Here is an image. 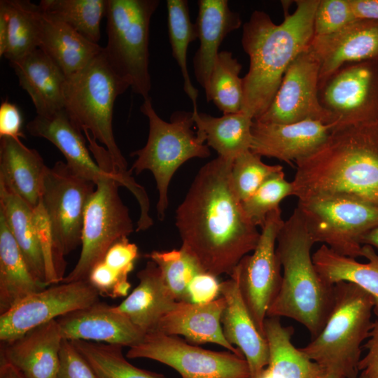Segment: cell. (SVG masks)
Here are the masks:
<instances>
[{
	"label": "cell",
	"mask_w": 378,
	"mask_h": 378,
	"mask_svg": "<svg viewBox=\"0 0 378 378\" xmlns=\"http://www.w3.org/2000/svg\"><path fill=\"white\" fill-rule=\"evenodd\" d=\"M232 162L218 156L202 167L176 211L181 247L216 277L230 276L260 236L232 185Z\"/></svg>",
	"instance_id": "obj_1"
},
{
	"label": "cell",
	"mask_w": 378,
	"mask_h": 378,
	"mask_svg": "<svg viewBox=\"0 0 378 378\" xmlns=\"http://www.w3.org/2000/svg\"><path fill=\"white\" fill-rule=\"evenodd\" d=\"M318 3L296 1L295 10L290 14L286 9L280 24H275L267 13L255 10L243 25L241 45L249 57V68L242 78L241 111L253 120L267 111L286 69L310 46Z\"/></svg>",
	"instance_id": "obj_2"
},
{
	"label": "cell",
	"mask_w": 378,
	"mask_h": 378,
	"mask_svg": "<svg viewBox=\"0 0 378 378\" xmlns=\"http://www.w3.org/2000/svg\"><path fill=\"white\" fill-rule=\"evenodd\" d=\"M295 164L298 200L344 195L378 205V125L336 127L319 149Z\"/></svg>",
	"instance_id": "obj_3"
},
{
	"label": "cell",
	"mask_w": 378,
	"mask_h": 378,
	"mask_svg": "<svg viewBox=\"0 0 378 378\" xmlns=\"http://www.w3.org/2000/svg\"><path fill=\"white\" fill-rule=\"evenodd\" d=\"M315 241L296 207L284 222L276 251L283 269L279 291L267 317H288L304 326L312 338L323 328L334 306V285L327 284L313 263Z\"/></svg>",
	"instance_id": "obj_4"
},
{
	"label": "cell",
	"mask_w": 378,
	"mask_h": 378,
	"mask_svg": "<svg viewBox=\"0 0 378 378\" xmlns=\"http://www.w3.org/2000/svg\"><path fill=\"white\" fill-rule=\"evenodd\" d=\"M335 303L320 333L300 350L327 378H356L363 342L373 321V297L348 281L334 284Z\"/></svg>",
	"instance_id": "obj_5"
},
{
	"label": "cell",
	"mask_w": 378,
	"mask_h": 378,
	"mask_svg": "<svg viewBox=\"0 0 378 378\" xmlns=\"http://www.w3.org/2000/svg\"><path fill=\"white\" fill-rule=\"evenodd\" d=\"M130 88L118 76L103 51L85 68L66 77L64 108L83 130L88 131L109 153L117 173L132 192L141 189L127 170V162L118 148L113 131V111L116 98Z\"/></svg>",
	"instance_id": "obj_6"
},
{
	"label": "cell",
	"mask_w": 378,
	"mask_h": 378,
	"mask_svg": "<svg viewBox=\"0 0 378 378\" xmlns=\"http://www.w3.org/2000/svg\"><path fill=\"white\" fill-rule=\"evenodd\" d=\"M140 111L148 120L149 131L146 145L130 153L136 156L132 174L149 170L158 190V218L162 220L168 207V188L176 171L186 161L210 156L209 146L194 133L192 112L175 111L170 122L162 120L155 112L150 97L144 100Z\"/></svg>",
	"instance_id": "obj_7"
},
{
	"label": "cell",
	"mask_w": 378,
	"mask_h": 378,
	"mask_svg": "<svg viewBox=\"0 0 378 378\" xmlns=\"http://www.w3.org/2000/svg\"><path fill=\"white\" fill-rule=\"evenodd\" d=\"M159 0H108L107 43L104 53L114 72L133 92L150 97L149 29Z\"/></svg>",
	"instance_id": "obj_8"
},
{
	"label": "cell",
	"mask_w": 378,
	"mask_h": 378,
	"mask_svg": "<svg viewBox=\"0 0 378 378\" xmlns=\"http://www.w3.org/2000/svg\"><path fill=\"white\" fill-rule=\"evenodd\" d=\"M297 208L316 243L355 259L362 256V237L378 225V205L350 195L298 200Z\"/></svg>",
	"instance_id": "obj_9"
},
{
	"label": "cell",
	"mask_w": 378,
	"mask_h": 378,
	"mask_svg": "<svg viewBox=\"0 0 378 378\" xmlns=\"http://www.w3.org/2000/svg\"><path fill=\"white\" fill-rule=\"evenodd\" d=\"M95 185L85 211L78 260L62 282L87 280L111 246L134 231L129 209L119 195V187H126L125 180L109 174Z\"/></svg>",
	"instance_id": "obj_10"
},
{
	"label": "cell",
	"mask_w": 378,
	"mask_h": 378,
	"mask_svg": "<svg viewBox=\"0 0 378 378\" xmlns=\"http://www.w3.org/2000/svg\"><path fill=\"white\" fill-rule=\"evenodd\" d=\"M96 185L74 173L63 161L47 167L41 203L59 258L81 245L84 214Z\"/></svg>",
	"instance_id": "obj_11"
},
{
	"label": "cell",
	"mask_w": 378,
	"mask_h": 378,
	"mask_svg": "<svg viewBox=\"0 0 378 378\" xmlns=\"http://www.w3.org/2000/svg\"><path fill=\"white\" fill-rule=\"evenodd\" d=\"M279 207L267 214L255 248L239 261L230 275L237 281L249 314L263 336L267 311L282 280L281 265L276 251L277 237L285 222Z\"/></svg>",
	"instance_id": "obj_12"
},
{
	"label": "cell",
	"mask_w": 378,
	"mask_h": 378,
	"mask_svg": "<svg viewBox=\"0 0 378 378\" xmlns=\"http://www.w3.org/2000/svg\"><path fill=\"white\" fill-rule=\"evenodd\" d=\"M126 356L144 358L165 364L181 378H251L244 356L214 351L188 344L176 335L153 332L130 347Z\"/></svg>",
	"instance_id": "obj_13"
},
{
	"label": "cell",
	"mask_w": 378,
	"mask_h": 378,
	"mask_svg": "<svg viewBox=\"0 0 378 378\" xmlns=\"http://www.w3.org/2000/svg\"><path fill=\"white\" fill-rule=\"evenodd\" d=\"M318 98L336 127L378 125V59L341 66L320 86Z\"/></svg>",
	"instance_id": "obj_14"
},
{
	"label": "cell",
	"mask_w": 378,
	"mask_h": 378,
	"mask_svg": "<svg viewBox=\"0 0 378 378\" xmlns=\"http://www.w3.org/2000/svg\"><path fill=\"white\" fill-rule=\"evenodd\" d=\"M319 62L309 46L290 63L270 106L254 120L289 124L314 120L334 123L319 101Z\"/></svg>",
	"instance_id": "obj_15"
},
{
	"label": "cell",
	"mask_w": 378,
	"mask_h": 378,
	"mask_svg": "<svg viewBox=\"0 0 378 378\" xmlns=\"http://www.w3.org/2000/svg\"><path fill=\"white\" fill-rule=\"evenodd\" d=\"M88 280L51 285L34 293L0 315V340L7 342L31 329L97 301Z\"/></svg>",
	"instance_id": "obj_16"
},
{
	"label": "cell",
	"mask_w": 378,
	"mask_h": 378,
	"mask_svg": "<svg viewBox=\"0 0 378 378\" xmlns=\"http://www.w3.org/2000/svg\"><path fill=\"white\" fill-rule=\"evenodd\" d=\"M336 125L314 120L289 123H265L253 120L250 150L261 157L274 158L293 166L319 149Z\"/></svg>",
	"instance_id": "obj_17"
},
{
	"label": "cell",
	"mask_w": 378,
	"mask_h": 378,
	"mask_svg": "<svg viewBox=\"0 0 378 378\" xmlns=\"http://www.w3.org/2000/svg\"><path fill=\"white\" fill-rule=\"evenodd\" d=\"M57 321L63 339L70 341H95L131 347L145 335L116 306L99 301Z\"/></svg>",
	"instance_id": "obj_18"
},
{
	"label": "cell",
	"mask_w": 378,
	"mask_h": 378,
	"mask_svg": "<svg viewBox=\"0 0 378 378\" xmlns=\"http://www.w3.org/2000/svg\"><path fill=\"white\" fill-rule=\"evenodd\" d=\"M310 48L320 64V88L346 64L378 59V20L356 19L336 33L314 36Z\"/></svg>",
	"instance_id": "obj_19"
},
{
	"label": "cell",
	"mask_w": 378,
	"mask_h": 378,
	"mask_svg": "<svg viewBox=\"0 0 378 378\" xmlns=\"http://www.w3.org/2000/svg\"><path fill=\"white\" fill-rule=\"evenodd\" d=\"M63 337L57 319L1 342L0 355L27 378H55Z\"/></svg>",
	"instance_id": "obj_20"
},
{
	"label": "cell",
	"mask_w": 378,
	"mask_h": 378,
	"mask_svg": "<svg viewBox=\"0 0 378 378\" xmlns=\"http://www.w3.org/2000/svg\"><path fill=\"white\" fill-rule=\"evenodd\" d=\"M220 295L226 302L221 316L224 337L246 360L251 378H258L268 364L267 341L258 330L233 278L220 283Z\"/></svg>",
	"instance_id": "obj_21"
},
{
	"label": "cell",
	"mask_w": 378,
	"mask_h": 378,
	"mask_svg": "<svg viewBox=\"0 0 378 378\" xmlns=\"http://www.w3.org/2000/svg\"><path fill=\"white\" fill-rule=\"evenodd\" d=\"M26 127L31 135L55 145L64 156L68 167L82 178L96 184L100 178L113 174L102 170L92 158L83 130L64 108L49 115H36Z\"/></svg>",
	"instance_id": "obj_22"
},
{
	"label": "cell",
	"mask_w": 378,
	"mask_h": 378,
	"mask_svg": "<svg viewBox=\"0 0 378 378\" xmlns=\"http://www.w3.org/2000/svg\"><path fill=\"white\" fill-rule=\"evenodd\" d=\"M225 304L223 296L204 304L177 302L160 320L154 332L167 335H183L195 344H217L229 351L242 355L227 341L223 332L221 316Z\"/></svg>",
	"instance_id": "obj_23"
},
{
	"label": "cell",
	"mask_w": 378,
	"mask_h": 378,
	"mask_svg": "<svg viewBox=\"0 0 378 378\" xmlns=\"http://www.w3.org/2000/svg\"><path fill=\"white\" fill-rule=\"evenodd\" d=\"M0 140V184L36 209L48 166L39 153L20 139L5 136Z\"/></svg>",
	"instance_id": "obj_24"
},
{
	"label": "cell",
	"mask_w": 378,
	"mask_h": 378,
	"mask_svg": "<svg viewBox=\"0 0 378 378\" xmlns=\"http://www.w3.org/2000/svg\"><path fill=\"white\" fill-rule=\"evenodd\" d=\"M195 26L200 46L192 66L198 83L206 91L210 75L224 38L241 25L239 13L230 9L227 0H200Z\"/></svg>",
	"instance_id": "obj_25"
},
{
	"label": "cell",
	"mask_w": 378,
	"mask_h": 378,
	"mask_svg": "<svg viewBox=\"0 0 378 378\" xmlns=\"http://www.w3.org/2000/svg\"><path fill=\"white\" fill-rule=\"evenodd\" d=\"M19 84L29 95L37 115H49L64 109L66 76L39 48L9 62Z\"/></svg>",
	"instance_id": "obj_26"
},
{
	"label": "cell",
	"mask_w": 378,
	"mask_h": 378,
	"mask_svg": "<svg viewBox=\"0 0 378 378\" xmlns=\"http://www.w3.org/2000/svg\"><path fill=\"white\" fill-rule=\"evenodd\" d=\"M138 286L116 307L144 334L154 332L160 320L176 304L152 260L137 274Z\"/></svg>",
	"instance_id": "obj_27"
},
{
	"label": "cell",
	"mask_w": 378,
	"mask_h": 378,
	"mask_svg": "<svg viewBox=\"0 0 378 378\" xmlns=\"http://www.w3.org/2000/svg\"><path fill=\"white\" fill-rule=\"evenodd\" d=\"M0 214L33 276L46 282V265L43 241L34 210L15 194L0 184Z\"/></svg>",
	"instance_id": "obj_28"
},
{
	"label": "cell",
	"mask_w": 378,
	"mask_h": 378,
	"mask_svg": "<svg viewBox=\"0 0 378 378\" xmlns=\"http://www.w3.org/2000/svg\"><path fill=\"white\" fill-rule=\"evenodd\" d=\"M38 48L55 62L66 77L85 68L104 49L66 24L43 14Z\"/></svg>",
	"instance_id": "obj_29"
},
{
	"label": "cell",
	"mask_w": 378,
	"mask_h": 378,
	"mask_svg": "<svg viewBox=\"0 0 378 378\" xmlns=\"http://www.w3.org/2000/svg\"><path fill=\"white\" fill-rule=\"evenodd\" d=\"M362 256L368 262L337 253L323 244L313 254V263L324 281L353 283L368 292L374 300V313L378 314V253L370 246H362Z\"/></svg>",
	"instance_id": "obj_30"
},
{
	"label": "cell",
	"mask_w": 378,
	"mask_h": 378,
	"mask_svg": "<svg viewBox=\"0 0 378 378\" xmlns=\"http://www.w3.org/2000/svg\"><path fill=\"white\" fill-rule=\"evenodd\" d=\"M47 287L30 272L0 214V315L27 296Z\"/></svg>",
	"instance_id": "obj_31"
},
{
	"label": "cell",
	"mask_w": 378,
	"mask_h": 378,
	"mask_svg": "<svg viewBox=\"0 0 378 378\" xmlns=\"http://www.w3.org/2000/svg\"><path fill=\"white\" fill-rule=\"evenodd\" d=\"M264 331L270 356L258 378H316L321 374L318 365L293 344L292 326H283L279 317H266Z\"/></svg>",
	"instance_id": "obj_32"
},
{
	"label": "cell",
	"mask_w": 378,
	"mask_h": 378,
	"mask_svg": "<svg viewBox=\"0 0 378 378\" xmlns=\"http://www.w3.org/2000/svg\"><path fill=\"white\" fill-rule=\"evenodd\" d=\"M196 134L218 156L230 161L251 149L253 119L240 111L214 117L204 113H193Z\"/></svg>",
	"instance_id": "obj_33"
},
{
	"label": "cell",
	"mask_w": 378,
	"mask_h": 378,
	"mask_svg": "<svg viewBox=\"0 0 378 378\" xmlns=\"http://www.w3.org/2000/svg\"><path fill=\"white\" fill-rule=\"evenodd\" d=\"M7 14V42L4 55L16 60L38 48L43 13L39 5L28 0H1Z\"/></svg>",
	"instance_id": "obj_34"
},
{
	"label": "cell",
	"mask_w": 378,
	"mask_h": 378,
	"mask_svg": "<svg viewBox=\"0 0 378 378\" xmlns=\"http://www.w3.org/2000/svg\"><path fill=\"white\" fill-rule=\"evenodd\" d=\"M38 5L45 16L66 24L98 43L100 23L106 16L108 0H42Z\"/></svg>",
	"instance_id": "obj_35"
},
{
	"label": "cell",
	"mask_w": 378,
	"mask_h": 378,
	"mask_svg": "<svg viewBox=\"0 0 378 378\" xmlns=\"http://www.w3.org/2000/svg\"><path fill=\"white\" fill-rule=\"evenodd\" d=\"M242 66L231 52H218L205 92L208 102L212 101L223 114L241 111L243 81L240 77Z\"/></svg>",
	"instance_id": "obj_36"
},
{
	"label": "cell",
	"mask_w": 378,
	"mask_h": 378,
	"mask_svg": "<svg viewBox=\"0 0 378 378\" xmlns=\"http://www.w3.org/2000/svg\"><path fill=\"white\" fill-rule=\"evenodd\" d=\"M167 24L172 56L178 65L183 80V90L190 99L193 113H197L198 90L193 86L187 67V53L190 43L197 38L195 24L190 20L186 0H167Z\"/></svg>",
	"instance_id": "obj_37"
},
{
	"label": "cell",
	"mask_w": 378,
	"mask_h": 378,
	"mask_svg": "<svg viewBox=\"0 0 378 378\" xmlns=\"http://www.w3.org/2000/svg\"><path fill=\"white\" fill-rule=\"evenodd\" d=\"M71 342L97 378H166L131 364L123 356L122 346L85 340Z\"/></svg>",
	"instance_id": "obj_38"
},
{
	"label": "cell",
	"mask_w": 378,
	"mask_h": 378,
	"mask_svg": "<svg viewBox=\"0 0 378 378\" xmlns=\"http://www.w3.org/2000/svg\"><path fill=\"white\" fill-rule=\"evenodd\" d=\"M158 267L163 281L176 301L189 302L188 288L199 274L206 272L197 259L180 248L167 251H153L146 255Z\"/></svg>",
	"instance_id": "obj_39"
},
{
	"label": "cell",
	"mask_w": 378,
	"mask_h": 378,
	"mask_svg": "<svg viewBox=\"0 0 378 378\" xmlns=\"http://www.w3.org/2000/svg\"><path fill=\"white\" fill-rule=\"evenodd\" d=\"M293 192V183L286 180L281 170L270 176L252 195L241 202L242 207L249 220L261 227L267 214L279 208L281 202Z\"/></svg>",
	"instance_id": "obj_40"
},
{
	"label": "cell",
	"mask_w": 378,
	"mask_h": 378,
	"mask_svg": "<svg viewBox=\"0 0 378 378\" xmlns=\"http://www.w3.org/2000/svg\"><path fill=\"white\" fill-rule=\"evenodd\" d=\"M261 158L248 150L237 157L232 162L230 179L241 202L252 195L270 176L283 170L281 165L265 164Z\"/></svg>",
	"instance_id": "obj_41"
},
{
	"label": "cell",
	"mask_w": 378,
	"mask_h": 378,
	"mask_svg": "<svg viewBox=\"0 0 378 378\" xmlns=\"http://www.w3.org/2000/svg\"><path fill=\"white\" fill-rule=\"evenodd\" d=\"M356 19L350 0H319L314 19V36L336 33Z\"/></svg>",
	"instance_id": "obj_42"
},
{
	"label": "cell",
	"mask_w": 378,
	"mask_h": 378,
	"mask_svg": "<svg viewBox=\"0 0 378 378\" xmlns=\"http://www.w3.org/2000/svg\"><path fill=\"white\" fill-rule=\"evenodd\" d=\"M87 280L99 296L111 298L126 296L131 287L128 276L115 272L103 260L93 267Z\"/></svg>",
	"instance_id": "obj_43"
},
{
	"label": "cell",
	"mask_w": 378,
	"mask_h": 378,
	"mask_svg": "<svg viewBox=\"0 0 378 378\" xmlns=\"http://www.w3.org/2000/svg\"><path fill=\"white\" fill-rule=\"evenodd\" d=\"M55 378H97V377L73 342L63 339L59 354V365Z\"/></svg>",
	"instance_id": "obj_44"
},
{
	"label": "cell",
	"mask_w": 378,
	"mask_h": 378,
	"mask_svg": "<svg viewBox=\"0 0 378 378\" xmlns=\"http://www.w3.org/2000/svg\"><path fill=\"white\" fill-rule=\"evenodd\" d=\"M139 256L137 246L123 237L111 246L103 261L115 272L128 276Z\"/></svg>",
	"instance_id": "obj_45"
},
{
	"label": "cell",
	"mask_w": 378,
	"mask_h": 378,
	"mask_svg": "<svg viewBox=\"0 0 378 378\" xmlns=\"http://www.w3.org/2000/svg\"><path fill=\"white\" fill-rule=\"evenodd\" d=\"M189 302L196 304L208 303L217 299L220 294V283L216 276L207 272L197 275L188 288Z\"/></svg>",
	"instance_id": "obj_46"
},
{
	"label": "cell",
	"mask_w": 378,
	"mask_h": 378,
	"mask_svg": "<svg viewBox=\"0 0 378 378\" xmlns=\"http://www.w3.org/2000/svg\"><path fill=\"white\" fill-rule=\"evenodd\" d=\"M370 332L369 340L363 346L367 354L358 363V378H378V314Z\"/></svg>",
	"instance_id": "obj_47"
},
{
	"label": "cell",
	"mask_w": 378,
	"mask_h": 378,
	"mask_svg": "<svg viewBox=\"0 0 378 378\" xmlns=\"http://www.w3.org/2000/svg\"><path fill=\"white\" fill-rule=\"evenodd\" d=\"M22 118L18 106L4 101L0 106V138L13 137L15 139L24 138L22 132Z\"/></svg>",
	"instance_id": "obj_48"
},
{
	"label": "cell",
	"mask_w": 378,
	"mask_h": 378,
	"mask_svg": "<svg viewBox=\"0 0 378 378\" xmlns=\"http://www.w3.org/2000/svg\"><path fill=\"white\" fill-rule=\"evenodd\" d=\"M357 19L378 20V0H350Z\"/></svg>",
	"instance_id": "obj_49"
},
{
	"label": "cell",
	"mask_w": 378,
	"mask_h": 378,
	"mask_svg": "<svg viewBox=\"0 0 378 378\" xmlns=\"http://www.w3.org/2000/svg\"><path fill=\"white\" fill-rule=\"evenodd\" d=\"M0 378H27L19 370L0 355Z\"/></svg>",
	"instance_id": "obj_50"
},
{
	"label": "cell",
	"mask_w": 378,
	"mask_h": 378,
	"mask_svg": "<svg viewBox=\"0 0 378 378\" xmlns=\"http://www.w3.org/2000/svg\"><path fill=\"white\" fill-rule=\"evenodd\" d=\"M7 14L4 8L0 5V56L4 55L7 42Z\"/></svg>",
	"instance_id": "obj_51"
},
{
	"label": "cell",
	"mask_w": 378,
	"mask_h": 378,
	"mask_svg": "<svg viewBox=\"0 0 378 378\" xmlns=\"http://www.w3.org/2000/svg\"><path fill=\"white\" fill-rule=\"evenodd\" d=\"M362 246L368 245L377 250L378 253V225L368 231L361 238Z\"/></svg>",
	"instance_id": "obj_52"
},
{
	"label": "cell",
	"mask_w": 378,
	"mask_h": 378,
	"mask_svg": "<svg viewBox=\"0 0 378 378\" xmlns=\"http://www.w3.org/2000/svg\"><path fill=\"white\" fill-rule=\"evenodd\" d=\"M316 378H327L326 377H325L323 374H322V373L321 374H319Z\"/></svg>",
	"instance_id": "obj_53"
}]
</instances>
